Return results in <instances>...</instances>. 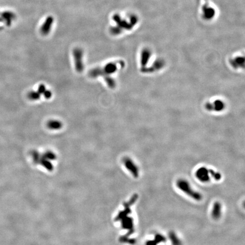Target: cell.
<instances>
[{"instance_id": "1", "label": "cell", "mask_w": 245, "mask_h": 245, "mask_svg": "<svg viewBox=\"0 0 245 245\" xmlns=\"http://www.w3.org/2000/svg\"><path fill=\"white\" fill-rule=\"evenodd\" d=\"M178 188L185 194L196 200L199 201L202 199V196L199 192L195 191L190 186L188 182L184 179H179L177 182Z\"/></svg>"}, {"instance_id": "2", "label": "cell", "mask_w": 245, "mask_h": 245, "mask_svg": "<svg viewBox=\"0 0 245 245\" xmlns=\"http://www.w3.org/2000/svg\"><path fill=\"white\" fill-rule=\"evenodd\" d=\"M83 50L80 48H76L73 51V56L75 59V64L76 70L78 72L81 73L84 70V65L83 62Z\"/></svg>"}, {"instance_id": "3", "label": "cell", "mask_w": 245, "mask_h": 245, "mask_svg": "<svg viewBox=\"0 0 245 245\" xmlns=\"http://www.w3.org/2000/svg\"><path fill=\"white\" fill-rule=\"evenodd\" d=\"M195 175L197 179L203 183L208 182L210 180V173L209 170L206 168H200L198 169L195 174Z\"/></svg>"}, {"instance_id": "4", "label": "cell", "mask_w": 245, "mask_h": 245, "mask_svg": "<svg viewBox=\"0 0 245 245\" xmlns=\"http://www.w3.org/2000/svg\"><path fill=\"white\" fill-rule=\"evenodd\" d=\"M53 21L54 19L52 16H49L46 18L40 30V33L43 35H47L50 33Z\"/></svg>"}, {"instance_id": "5", "label": "cell", "mask_w": 245, "mask_h": 245, "mask_svg": "<svg viewBox=\"0 0 245 245\" xmlns=\"http://www.w3.org/2000/svg\"><path fill=\"white\" fill-rule=\"evenodd\" d=\"M221 215V205L219 202H217L214 203L212 210V216L213 219L218 220Z\"/></svg>"}, {"instance_id": "6", "label": "cell", "mask_w": 245, "mask_h": 245, "mask_svg": "<svg viewBox=\"0 0 245 245\" xmlns=\"http://www.w3.org/2000/svg\"><path fill=\"white\" fill-rule=\"evenodd\" d=\"M102 70H103V74H104L103 76L114 73L118 70L117 64L114 62L109 63L102 69Z\"/></svg>"}, {"instance_id": "7", "label": "cell", "mask_w": 245, "mask_h": 245, "mask_svg": "<svg viewBox=\"0 0 245 245\" xmlns=\"http://www.w3.org/2000/svg\"><path fill=\"white\" fill-rule=\"evenodd\" d=\"M126 165L127 168L131 171V173L134 175V176L135 178H137L138 175V170L137 169V167L134 164V163L130 160L128 159L126 161Z\"/></svg>"}, {"instance_id": "8", "label": "cell", "mask_w": 245, "mask_h": 245, "mask_svg": "<svg viewBox=\"0 0 245 245\" xmlns=\"http://www.w3.org/2000/svg\"><path fill=\"white\" fill-rule=\"evenodd\" d=\"M62 123L57 120H51L47 122V127L52 130H58L62 127Z\"/></svg>"}, {"instance_id": "9", "label": "cell", "mask_w": 245, "mask_h": 245, "mask_svg": "<svg viewBox=\"0 0 245 245\" xmlns=\"http://www.w3.org/2000/svg\"><path fill=\"white\" fill-rule=\"evenodd\" d=\"M89 76L92 78H97L99 76H103V72L101 68H96L91 70L89 73Z\"/></svg>"}, {"instance_id": "10", "label": "cell", "mask_w": 245, "mask_h": 245, "mask_svg": "<svg viewBox=\"0 0 245 245\" xmlns=\"http://www.w3.org/2000/svg\"><path fill=\"white\" fill-rule=\"evenodd\" d=\"M169 238L173 245H182L180 240L178 238L174 232H171L169 233Z\"/></svg>"}, {"instance_id": "11", "label": "cell", "mask_w": 245, "mask_h": 245, "mask_svg": "<svg viewBox=\"0 0 245 245\" xmlns=\"http://www.w3.org/2000/svg\"><path fill=\"white\" fill-rule=\"evenodd\" d=\"M104 79H105L106 84L109 86V87L111 88V89H113L115 87V86H116L115 82L114 80L112 79L111 77L109 76L108 75H106V76H104Z\"/></svg>"}, {"instance_id": "12", "label": "cell", "mask_w": 245, "mask_h": 245, "mask_svg": "<svg viewBox=\"0 0 245 245\" xmlns=\"http://www.w3.org/2000/svg\"><path fill=\"white\" fill-rule=\"evenodd\" d=\"M40 97V94L36 92L32 91L28 93V98L32 101H37L38 100Z\"/></svg>"}, {"instance_id": "13", "label": "cell", "mask_w": 245, "mask_h": 245, "mask_svg": "<svg viewBox=\"0 0 245 245\" xmlns=\"http://www.w3.org/2000/svg\"><path fill=\"white\" fill-rule=\"evenodd\" d=\"M154 239L158 242V244H160L161 242H166V238L164 237L163 236L160 234H156L155 236V237H154Z\"/></svg>"}, {"instance_id": "14", "label": "cell", "mask_w": 245, "mask_h": 245, "mask_svg": "<svg viewBox=\"0 0 245 245\" xmlns=\"http://www.w3.org/2000/svg\"><path fill=\"white\" fill-rule=\"evenodd\" d=\"M209 173H210V175H211L212 177L213 178L216 180H220L221 178V174H220L219 173L215 172L214 171H213L212 170H211V169L209 170Z\"/></svg>"}, {"instance_id": "15", "label": "cell", "mask_w": 245, "mask_h": 245, "mask_svg": "<svg viewBox=\"0 0 245 245\" xmlns=\"http://www.w3.org/2000/svg\"><path fill=\"white\" fill-rule=\"evenodd\" d=\"M43 94L44 95V97L46 99H47L51 98V97H52V93L51 91L48 90H46Z\"/></svg>"}, {"instance_id": "16", "label": "cell", "mask_w": 245, "mask_h": 245, "mask_svg": "<svg viewBox=\"0 0 245 245\" xmlns=\"http://www.w3.org/2000/svg\"><path fill=\"white\" fill-rule=\"evenodd\" d=\"M46 90V87L45 86V85L43 84L40 85L38 87V92L40 94H43L44 92Z\"/></svg>"}]
</instances>
